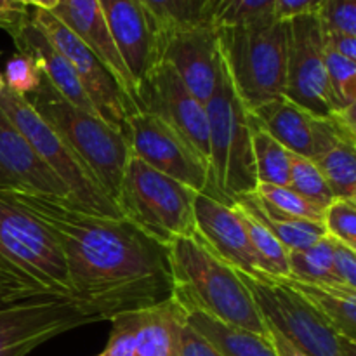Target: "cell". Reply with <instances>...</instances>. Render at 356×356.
Returning a JSON list of instances; mask_svg holds the SVG:
<instances>
[{
    "label": "cell",
    "mask_w": 356,
    "mask_h": 356,
    "mask_svg": "<svg viewBox=\"0 0 356 356\" xmlns=\"http://www.w3.org/2000/svg\"><path fill=\"white\" fill-rule=\"evenodd\" d=\"M0 110L13 122L14 127L33 146L45 165L68 188L75 204L110 218H124L113 198L103 190L86 163L63 141L61 136L33 110L26 96L3 89L0 92Z\"/></svg>",
    "instance_id": "7"
},
{
    "label": "cell",
    "mask_w": 356,
    "mask_h": 356,
    "mask_svg": "<svg viewBox=\"0 0 356 356\" xmlns=\"http://www.w3.org/2000/svg\"><path fill=\"white\" fill-rule=\"evenodd\" d=\"M0 190L70 198V191L0 110ZM73 202V200H72Z\"/></svg>",
    "instance_id": "20"
},
{
    "label": "cell",
    "mask_w": 356,
    "mask_h": 356,
    "mask_svg": "<svg viewBox=\"0 0 356 356\" xmlns=\"http://www.w3.org/2000/svg\"><path fill=\"white\" fill-rule=\"evenodd\" d=\"M325 72L330 89L343 110L356 106V61L325 49Z\"/></svg>",
    "instance_id": "35"
},
{
    "label": "cell",
    "mask_w": 356,
    "mask_h": 356,
    "mask_svg": "<svg viewBox=\"0 0 356 356\" xmlns=\"http://www.w3.org/2000/svg\"><path fill=\"white\" fill-rule=\"evenodd\" d=\"M58 242L73 299L108 320L172 296L169 252L125 218L97 214L70 198L3 190Z\"/></svg>",
    "instance_id": "1"
},
{
    "label": "cell",
    "mask_w": 356,
    "mask_h": 356,
    "mask_svg": "<svg viewBox=\"0 0 356 356\" xmlns=\"http://www.w3.org/2000/svg\"><path fill=\"white\" fill-rule=\"evenodd\" d=\"M323 45L329 51L343 56V58L356 61V37L344 33H325L323 31Z\"/></svg>",
    "instance_id": "43"
},
{
    "label": "cell",
    "mask_w": 356,
    "mask_h": 356,
    "mask_svg": "<svg viewBox=\"0 0 356 356\" xmlns=\"http://www.w3.org/2000/svg\"><path fill=\"white\" fill-rule=\"evenodd\" d=\"M235 207L242 216L243 226H245L250 245H252L257 263H259L261 273L273 278L289 277V252L285 250V247L271 235L266 226H263L252 216L247 214L242 207H238V205H235Z\"/></svg>",
    "instance_id": "29"
},
{
    "label": "cell",
    "mask_w": 356,
    "mask_h": 356,
    "mask_svg": "<svg viewBox=\"0 0 356 356\" xmlns=\"http://www.w3.org/2000/svg\"><path fill=\"white\" fill-rule=\"evenodd\" d=\"M2 76L6 82V89L19 94V96H28L40 83L42 72L30 56L17 52L6 63Z\"/></svg>",
    "instance_id": "37"
},
{
    "label": "cell",
    "mask_w": 356,
    "mask_h": 356,
    "mask_svg": "<svg viewBox=\"0 0 356 356\" xmlns=\"http://www.w3.org/2000/svg\"><path fill=\"white\" fill-rule=\"evenodd\" d=\"M30 17L70 63L94 111L129 141V118L139 110L120 80L51 10L33 9Z\"/></svg>",
    "instance_id": "10"
},
{
    "label": "cell",
    "mask_w": 356,
    "mask_h": 356,
    "mask_svg": "<svg viewBox=\"0 0 356 356\" xmlns=\"http://www.w3.org/2000/svg\"><path fill=\"white\" fill-rule=\"evenodd\" d=\"M316 17L325 33L356 37V0H323Z\"/></svg>",
    "instance_id": "38"
},
{
    "label": "cell",
    "mask_w": 356,
    "mask_h": 356,
    "mask_svg": "<svg viewBox=\"0 0 356 356\" xmlns=\"http://www.w3.org/2000/svg\"><path fill=\"white\" fill-rule=\"evenodd\" d=\"M159 24L162 37L169 31L205 23L207 0H139Z\"/></svg>",
    "instance_id": "31"
},
{
    "label": "cell",
    "mask_w": 356,
    "mask_h": 356,
    "mask_svg": "<svg viewBox=\"0 0 356 356\" xmlns=\"http://www.w3.org/2000/svg\"><path fill=\"white\" fill-rule=\"evenodd\" d=\"M325 235L356 250V200L334 198L323 211Z\"/></svg>",
    "instance_id": "36"
},
{
    "label": "cell",
    "mask_w": 356,
    "mask_h": 356,
    "mask_svg": "<svg viewBox=\"0 0 356 356\" xmlns=\"http://www.w3.org/2000/svg\"><path fill=\"white\" fill-rule=\"evenodd\" d=\"M184 320L225 356H278L271 341L266 337L228 325L197 309H184Z\"/></svg>",
    "instance_id": "25"
},
{
    "label": "cell",
    "mask_w": 356,
    "mask_h": 356,
    "mask_svg": "<svg viewBox=\"0 0 356 356\" xmlns=\"http://www.w3.org/2000/svg\"><path fill=\"white\" fill-rule=\"evenodd\" d=\"M26 99L79 155L113 202L117 200L125 163L131 155L127 139L108 125L99 115L73 106L44 75L37 89L28 94Z\"/></svg>",
    "instance_id": "4"
},
{
    "label": "cell",
    "mask_w": 356,
    "mask_h": 356,
    "mask_svg": "<svg viewBox=\"0 0 356 356\" xmlns=\"http://www.w3.org/2000/svg\"><path fill=\"white\" fill-rule=\"evenodd\" d=\"M0 257L63 298H73L65 257L52 233L0 190Z\"/></svg>",
    "instance_id": "9"
},
{
    "label": "cell",
    "mask_w": 356,
    "mask_h": 356,
    "mask_svg": "<svg viewBox=\"0 0 356 356\" xmlns=\"http://www.w3.org/2000/svg\"><path fill=\"white\" fill-rule=\"evenodd\" d=\"M275 0H209L205 23L212 28L252 24L273 17Z\"/></svg>",
    "instance_id": "30"
},
{
    "label": "cell",
    "mask_w": 356,
    "mask_h": 356,
    "mask_svg": "<svg viewBox=\"0 0 356 356\" xmlns=\"http://www.w3.org/2000/svg\"><path fill=\"white\" fill-rule=\"evenodd\" d=\"M3 89H6V82H3V76L2 73H0V92H2Z\"/></svg>",
    "instance_id": "46"
},
{
    "label": "cell",
    "mask_w": 356,
    "mask_h": 356,
    "mask_svg": "<svg viewBox=\"0 0 356 356\" xmlns=\"http://www.w3.org/2000/svg\"><path fill=\"white\" fill-rule=\"evenodd\" d=\"M233 205L242 207L247 214H250L256 221L266 226L271 235L285 247L287 252L308 249V247H312L313 243H316L320 238L325 236V228H323L322 222L289 218V216L280 214L275 209H271L270 205L261 202L256 197V193L240 198Z\"/></svg>",
    "instance_id": "24"
},
{
    "label": "cell",
    "mask_w": 356,
    "mask_h": 356,
    "mask_svg": "<svg viewBox=\"0 0 356 356\" xmlns=\"http://www.w3.org/2000/svg\"><path fill=\"white\" fill-rule=\"evenodd\" d=\"M323 54V30L316 14L287 21L284 97L313 115L329 118L344 110L330 89Z\"/></svg>",
    "instance_id": "12"
},
{
    "label": "cell",
    "mask_w": 356,
    "mask_h": 356,
    "mask_svg": "<svg viewBox=\"0 0 356 356\" xmlns=\"http://www.w3.org/2000/svg\"><path fill=\"white\" fill-rule=\"evenodd\" d=\"M195 238L233 270L257 275L259 263L250 245L242 216L235 205H228L214 195L195 197Z\"/></svg>",
    "instance_id": "19"
},
{
    "label": "cell",
    "mask_w": 356,
    "mask_h": 356,
    "mask_svg": "<svg viewBox=\"0 0 356 356\" xmlns=\"http://www.w3.org/2000/svg\"><path fill=\"white\" fill-rule=\"evenodd\" d=\"M162 63L170 66L184 87L205 104L222 73L216 28L200 23L165 33L162 37Z\"/></svg>",
    "instance_id": "18"
},
{
    "label": "cell",
    "mask_w": 356,
    "mask_h": 356,
    "mask_svg": "<svg viewBox=\"0 0 356 356\" xmlns=\"http://www.w3.org/2000/svg\"><path fill=\"white\" fill-rule=\"evenodd\" d=\"M97 356H99V355H97Z\"/></svg>",
    "instance_id": "48"
},
{
    "label": "cell",
    "mask_w": 356,
    "mask_h": 356,
    "mask_svg": "<svg viewBox=\"0 0 356 356\" xmlns=\"http://www.w3.org/2000/svg\"><path fill=\"white\" fill-rule=\"evenodd\" d=\"M334 243L336 240L325 235L308 249L289 252V278L305 284L341 285L334 277Z\"/></svg>",
    "instance_id": "28"
},
{
    "label": "cell",
    "mask_w": 356,
    "mask_h": 356,
    "mask_svg": "<svg viewBox=\"0 0 356 356\" xmlns=\"http://www.w3.org/2000/svg\"><path fill=\"white\" fill-rule=\"evenodd\" d=\"M305 298L341 336L356 343V289L315 285L292 278H278Z\"/></svg>",
    "instance_id": "23"
},
{
    "label": "cell",
    "mask_w": 356,
    "mask_h": 356,
    "mask_svg": "<svg viewBox=\"0 0 356 356\" xmlns=\"http://www.w3.org/2000/svg\"><path fill=\"white\" fill-rule=\"evenodd\" d=\"M323 0H275L273 17L277 21H291L299 16L316 14Z\"/></svg>",
    "instance_id": "42"
},
{
    "label": "cell",
    "mask_w": 356,
    "mask_h": 356,
    "mask_svg": "<svg viewBox=\"0 0 356 356\" xmlns=\"http://www.w3.org/2000/svg\"><path fill=\"white\" fill-rule=\"evenodd\" d=\"M19 3L26 7H33V9H44V10H52L58 3V0H17Z\"/></svg>",
    "instance_id": "45"
},
{
    "label": "cell",
    "mask_w": 356,
    "mask_h": 356,
    "mask_svg": "<svg viewBox=\"0 0 356 356\" xmlns=\"http://www.w3.org/2000/svg\"><path fill=\"white\" fill-rule=\"evenodd\" d=\"M256 197L271 209L289 218L308 219V221L322 222L323 212L309 204L291 186H273V184H257Z\"/></svg>",
    "instance_id": "33"
},
{
    "label": "cell",
    "mask_w": 356,
    "mask_h": 356,
    "mask_svg": "<svg viewBox=\"0 0 356 356\" xmlns=\"http://www.w3.org/2000/svg\"><path fill=\"white\" fill-rule=\"evenodd\" d=\"M13 40L17 52L30 56L40 68L42 75L51 82V86L66 101H70L73 106L80 108V110L96 113L92 103L89 101L87 94L83 92L82 86H80L70 63L51 44V40L45 37L44 31L31 21V17H28V21L17 30V33L13 35Z\"/></svg>",
    "instance_id": "22"
},
{
    "label": "cell",
    "mask_w": 356,
    "mask_h": 356,
    "mask_svg": "<svg viewBox=\"0 0 356 356\" xmlns=\"http://www.w3.org/2000/svg\"><path fill=\"white\" fill-rule=\"evenodd\" d=\"M355 108L334 117H318L287 97H278L250 111V117L292 155L316 160L341 141L356 143Z\"/></svg>",
    "instance_id": "13"
},
{
    "label": "cell",
    "mask_w": 356,
    "mask_h": 356,
    "mask_svg": "<svg viewBox=\"0 0 356 356\" xmlns=\"http://www.w3.org/2000/svg\"><path fill=\"white\" fill-rule=\"evenodd\" d=\"M222 63L247 113L284 97L287 21L275 17L252 24L218 28Z\"/></svg>",
    "instance_id": "3"
},
{
    "label": "cell",
    "mask_w": 356,
    "mask_h": 356,
    "mask_svg": "<svg viewBox=\"0 0 356 356\" xmlns=\"http://www.w3.org/2000/svg\"><path fill=\"white\" fill-rule=\"evenodd\" d=\"M207 3H209V0H207Z\"/></svg>",
    "instance_id": "47"
},
{
    "label": "cell",
    "mask_w": 356,
    "mask_h": 356,
    "mask_svg": "<svg viewBox=\"0 0 356 356\" xmlns=\"http://www.w3.org/2000/svg\"><path fill=\"white\" fill-rule=\"evenodd\" d=\"M268 330H270L271 344H273L275 351H277L278 356H308L306 353H302L301 350H298L291 341L285 339V337L282 336L275 327H271L270 323H268Z\"/></svg>",
    "instance_id": "44"
},
{
    "label": "cell",
    "mask_w": 356,
    "mask_h": 356,
    "mask_svg": "<svg viewBox=\"0 0 356 356\" xmlns=\"http://www.w3.org/2000/svg\"><path fill=\"white\" fill-rule=\"evenodd\" d=\"M99 309L73 298H44L0 306V356H26L76 327L104 322Z\"/></svg>",
    "instance_id": "11"
},
{
    "label": "cell",
    "mask_w": 356,
    "mask_h": 356,
    "mask_svg": "<svg viewBox=\"0 0 356 356\" xmlns=\"http://www.w3.org/2000/svg\"><path fill=\"white\" fill-rule=\"evenodd\" d=\"M264 322L308 356H356V343L341 336L315 308L282 280L238 271Z\"/></svg>",
    "instance_id": "8"
},
{
    "label": "cell",
    "mask_w": 356,
    "mask_h": 356,
    "mask_svg": "<svg viewBox=\"0 0 356 356\" xmlns=\"http://www.w3.org/2000/svg\"><path fill=\"white\" fill-rule=\"evenodd\" d=\"M44 298H63V296L42 287L40 284L26 277L23 271L0 257V306Z\"/></svg>",
    "instance_id": "34"
},
{
    "label": "cell",
    "mask_w": 356,
    "mask_h": 356,
    "mask_svg": "<svg viewBox=\"0 0 356 356\" xmlns=\"http://www.w3.org/2000/svg\"><path fill=\"white\" fill-rule=\"evenodd\" d=\"M167 252L172 298L183 309H197L270 339L268 323L238 271L209 252L195 236L174 240Z\"/></svg>",
    "instance_id": "2"
},
{
    "label": "cell",
    "mask_w": 356,
    "mask_h": 356,
    "mask_svg": "<svg viewBox=\"0 0 356 356\" xmlns=\"http://www.w3.org/2000/svg\"><path fill=\"white\" fill-rule=\"evenodd\" d=\"M205 111L209 124L211 195L233 205L240 198L256 193L257 177L249 117L236 97L225 63L216 90L205 103Z\"/></svg>",
    "instance_id": "6"
},
{
    "label": "cell",
    "mask_w": 356,
    "mask_h": 356,
    "mask_svg": "<svg viewBox=\"0 0 356 356\" xmlns=\"http://www.w3.org/2000/svg\"><path fill=\"white\" fill-rule=\"evenodd\" d=\"M334 277L341 285L356 289V250L343 243H334Z\"/></svg>",
    "instance_id": "39"
},
{
    "label": "cell",
    "mask_w": 356,
    "mask_h": 356,
    "mask_svg": "<svg viewBox=\"0 0 356 356\" xmlns=\"http://www.w3.org/2000/svg\"><path fill=\"white\" fill-rule=\"evenodd\" d=\"M247 117H249L250 139H252L257 184L289 186L292 153L282 143H278L270 132L264 131L249 113Z\"/></svg>",
    "instance_id": "26"
},
{
    "label": "cell",
    "mask_w": 356,
    "mask_h": 356,
    "mask_svg": "<svg viewBox=\"0 0 356 356\" xmlns=\"http://www.w3.org/2000/svg\"><path fill=\"white\" fill-rule=\"evenodd\" d=\"M30 17V7L17 0H0V30L13 37Z\"/></svg>",
    "instance_id": "41"
},
{
    "label": "cell",
    "mask_w": 356,
    "mask_h": 356,
    "mask_svg": "<svg viewBox=\"0 0 356 356\" xmlns=\"http://www.w3.org/2000/svg\"><path fill=\"white\" fill-rule=\"evenodd\" d=\"M313 162L322 172L332 198L356 200V143H337Z\"/></svg>",
    "instance_id": "27"
},
{
    "label": "cell",
    "mask_w": 356,
    "mask_h": 356,
    "mask_svg": "<svg viewBox=\"0 0 356 356\" xmlns=\"http://www.w3.org/2000/svg\"><path fill=\"white\" fill-rule=\"evenodd\" d=\"M289 186L322 212L334 200L316 163L313 160L305 159V156L292 155Z\"/></svg>",
    "instance_id": "32"
},
{
    "label": "cell",
    "mask_w": 356,
    "mask_h": 356,
    "mask_svg": "<svg viewBox=\"0 0 356 356\" xmlns=\"http://www.w3.org/2000/svg\"><path fill=\"white\" fill-rule=\"evenodd\" d=\"M108 31L136 87L162 63V33L159 24L139 0H99Z\"/></svg>",
    "instance_id": "16"
},
{
    "label": "cell",
    "mask_w": 356,
    "mask_h": 356,
    "mask_svg": "<svg viewBox=\"0 0 356 356\" xmlns=\"http://www.w3.org/2000/svg\"><path fill=\"white\" fill-rule=\"evenodd\" d=\"M129 146L132 155L159 172L186 184L197 193L211 195L209 160L155 115L136 111L129 118Z\"/></svg>",
    "instance_id": "14"
},
{
    "label": "cell",
    "mask_w": 356,
    "mask_h": 356,
    "mask_svg": "<svg viewBox=\"0 0 356 356\" xmlns=\"http://www.w3.org/2000/svg\"><path fill=\"white\" fill-rule=\"evenodd\" d=\"M139 111H146L176 129L209 160V124L205 104L184 87L170 66L160 63L138 92Z\"/></svg>",
    "instance_id": "17"
},
{
    "label": "cell",
    "mask_w": 356,
    "mask_h": 356,
    "mask_svg": "<svg viewBox=\"0 0 356 356\" xmlns=\"http://www.w3.org/2000/svg\"><path fill=\"white\" fill-rule=\"evenodd\" d=\"M99 356H179L184 309L170 296L159 305L115 315Z\"/></svg>",
    "instance_id": "15"
},
{
    "label": "cell",
    "mask_w": 356,
    "mask_h": 356,
    "mask_svg": "<svg viewBox=\"0 0 356 356\" xmlns=\"http://www.w3.org/2000/svg\"><path fill=\"white\" fill-rule=\"evenodd\" d=\"M75 37L96 52L136 103V87L108 31L99 0H58L51 10ZM138 106V104H136ZM139 110V108H138Z\"/></svg>",
    "instance_id": "21"
},
{
    "label": "cell",
    "mask_w": 356,
    "mask_h": 356,
    "mask_svg": "<svg viewBox=\"0 0 356 356\" xmlns=\"http://www.w3.org/2000/svg\"><path fill=\"white\" fill-rule=\"evenodd\" d=\"M197 191L159 172L131 153L117 195V207L127 221L162 245L195 236Z\"/></svg>",
    "instance_id": "5"
},
{
    "label": "cell",
    "mask_w": 356,
    "mask_h": 356,
    "mask_svg": "<svg viewBox=\"0 0 356 356\" xmlns=\"http://www.w3.org/2000/svg\"><path fill=\"white\" fill-rule=\"evenodd\" d=\"M179 356H225L209 339H205L200 332L188 325L184 320V325L181 329V344Z\"/></svg>",
    "instance_id": "40"
}]
</instances>
